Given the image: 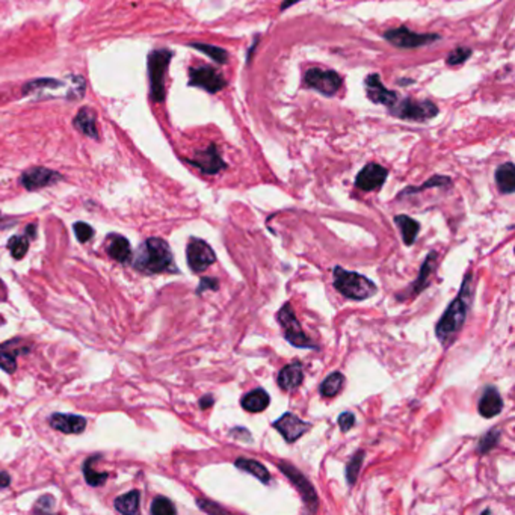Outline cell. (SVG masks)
<instances>
[{
  "label": "cell",
  "instance_id": "obj_1",
  "mask_svg": "<svg viewBox=\"0 0 515 515\" xmlns=\"http://www.w3.org/2000/svg\"><path fill=\"white\" fill-rule=\"evenodd\" d=\"M471 280H473V277L469 272V274L464 277V281H462V286H461L458 297L452 301L446 313L441 316V319L437 323L435 334L441 345L447 346L452 340H454L457 337V334L459 333V330L462 328V325H464V322H466L467 313L470 310L471 299H473Z\"/></svg>",
  "mask_w": 515,
  "mask_h": 515
},
{
  "label": "cell",
  "instance_id": "obj_2",
  "mask_svg": "<svg viewBox=\"0 0 515 515\" xmlns=\"http://www.w3.org/2000/svg\"><path fill=\"white\" fill-rule=\"evenodd\" d=\"M135 269L144 274H162V272H178L174 266V256L170 245L163 239L150 237L141 244L133 261Z\"/></svg>",
  "mask_w": 515,
  "mask_h": 515
},
{
  "label": "cell",
  "instance_id": "obj_3",
  "mask_svg": "<svg viewBox=\"0 0 515 515\" xmlns=\"http://www.w3.org/2000/svg\"><path fill=\"white\" fill-rule=\"evenodd\" d=\"M333 278H334V289L348 299L364 301L376 295L378 292L373 281L359 274V272L346 271L342 266L334 268Z\"/></svg>",
  "mask_w": 515,
  "mask_h": 515
},
{
  "label": "cell",
  "instance_id": "obj_4",
  "mask_svg": "<svg viewBox=\"0 0 515 515\" xmlns=\"http://www.w3.org/2000/svg\"><path fill=\"white\" fill-rule=\"evenodd\" d=\"M173 58V51L168 49H157L149 55V79H150V97L153 101L165 100V75L168 66Z\"/></svg>",
  "mask_w": 515,
  "mask_h": 515
},
{
  "label": "cell",
  "instance_id": "obj_5",
  "mask_svg": "<svg viewBox=\"0 0 515 515\" xmlns=\"http://www.w3.org/2000/svg\"><path fill=\"white\" fill-rule=\"evenodd\" d=\"M277 319L280 327L283 330V334H285V339L295 348H304V349H319L316 345H314L307 335L304 333L301 323L297 318L295 311H293L292 306L289 302H286L285 306L280 309V311L277 313Z\"/></svg>",
  "mask_w": 515,
  "mask_h": 515
},
{
  "label": "cell",
  "instance_id": "obj_6",
  "mask_svg": "<svg viewBox=\"0 0 515 515\" xmlns=\"http://www.w3.org/2000/svg\"><path fill=\"white\" fill-rule=\"evenodd\" d=\"M390 112L393 115H396L397 118H402V120L428 121L430 118L437 117L438 108L429 100L414 101L411 99H404V100L397 99L393 106L390 108Z\"/></svg>",
  "mask_w": 515,
  "mask_h": 515
},
{
  "label": "cell",
  "instance_id": "obj_7",
  "mask_svg": "<svg viewBox=\"0 0 515 515\" xmlns=\"http://www.w3.org/2000/svg\"><path fill=\"white\" fill-rule=\"evenodd\" d=\"M278 469H280V471L283 473V475H286L290 479V482L293 483V485L297 487L304 503H306L307 511L316 512L318 511V504H319V499H318L316 491H314V487L309 482V479L304 476L295 466L290 464V462H287V461H280L278 462Z\"/></svg>",
  "mask_w": 515,
  "mask_h": 515
},
{
  "label": "cell",
  "instance_id": "obj_8",
  "mask_svg": "<svg viewBox=\"0 0 515 515\" xmlns=\"http://www.w3.org/2000/svg\"><path fill=\"white\" fill-rule=\"evenodd\" d=\"M186 257H187V265L194 272H204L209 269L216 261V254L213 249L210 248L207 242L192 237L189 240L187 248H186Z\"/></svg>",
  "mask_w": 515,
  "mask_h": 515
},
{
  "label": "cell",
  "instance_id": "obj_9",
  "mask_svg": "<svg viewBox=\"0 0 515 515\" xmlns=\"http://www.w3.org/2000/svg\"><path fill=\"white\" fill-rule=\"evenodd\" d=\"M189 85L215 94L227 87V80L215 68L199 66L189 70Z\"/></svg>",
  "mask_w": 515,
  "mask_h": 515
},
{
  "label": "cell",
  "instance_id": "obj_10",
  "mask_svg": "<svg viewBox=\"0 0 515 515\" xmlns=\"http://www.w3.org/2000/svg\"><path fill=\"white\" fill-rule=\"evenodd\" d=\"M384 37L388 43H392L393 46L401 47V49L423 47L426 44H430V43H434V41L440 39V35L416 34V32H413V30H409L407 26L387 30Z\"/></svg>",
  "mask_w": 515,
  "mask_h": 515
},
{
  "label": "cell",
  "instance_id": "obj_11",
  "mask_svg": "<svg viewBox=\"0 0 515 515\" xmlns=\"http://www.w3.org/2000/svg\"><path fill=\"white\" fill-rule=\"evenodd\" d=\"M342 77L335 71L311 68L306 75V85L311 89H316L323 96H334L342 87Z\"/></svg>",
  "mask_w": 515,
  "mask_h": 515
},
{
  "label": "cell",
  "instance_id": "obj_12",
  "mask_svg": "<svg viewBox=\"0 0 515 515\" xmlns=\"http://www.w3.org/2000/svg\"><path fill=\"white\" fill-rule=\"evenodd\" d=\"M272 426L278 430L281 437L285 438L287 443H295L297 440H299L302 435H306L311 429V423L304 422V420H301L293 413L283 414L278 420L272 423Z\"/></svg>",
  "mask_w": 515,
  "mask_h": 515
},
{
  "label": "cell",
  "instance_id": "obj_13",
  "mask_svg": "<svg viewBox=\"0 0 515 515\" xmlns=\"http://www.w3.org/2000/svg\"><path fill=\"white\" fill-rule=\"evenodd\" d=\"M62 180V175L54 170H49V168L37 166L30 168V170L25 171L20 177V182L27 189V191H37V189H43L46 186H51Z\"/></svg>",
  "mask_w": 515,
  "mask_h": 515
},
{
  "label": "cell",
  "instance_id": "obj_14",
  "mask_svg": "<svg viewBox=\"0 0 515 515\" xmlns=\"http://www.w3.org/2000/svg\"><path fill=\"white\" fill-rule=\"evenodd\" d=\"M388 171L384 166L378 163H369L363 168L359 175H356L355 186L366 192L376 191V189H380L385 183Z\"/></svg>",
  "mask_w": 515,
  "mask_h": 515
},
{
  "label": "cell",
  "instance_id": "obj_15",
  "mask_svg": "<svg viewBox=\"0 0 515 515\" xmlns=\"http://www.w3.org/2000/svg\"><path fill=\"white\" fill-rule=\"evenodd\" d=\"M192 166L201 170L204 174H218L221 170L227 168V163L221 159L216 145H209L206 150L197 151L194 159H187Z\"/></svg>",
  "mask_w": 515,
  "mask_h": 515
},
{
  "label": "cell",
  "instance_id": "obj_16",
  "mask_svg": "<svg viewBox=\"0 0 515 515\" xmlns=\"http://www.w3.org/2000/svg\"><path fill=\"white\" fill-rule=\"evenodd\" d=\"M364 85H366V94H367V97H369V100L373 103L384 104V106H387L388 109H390L395 104V101L399 99L396 92L388 91L383 85V82L378 75H371L366 79Z\"/></svg>",
  "mask_w": 515,
  "mask_h": 515
},
{
  "label": "cell",
  "instance_id": "obj_17",
  "mask_svg": "<svg viewBox=\"0 0 515 515\" xmlns=\"http://www.w3.org/2000/svg\"><path fill=\"white\" fill-rule=\"evenodd\" d=\"M30 348L20 340L14 339L0 345V367L8 373H14L17 369V356L27 354Z\"/></svg>",
  "mask_w": 515,
  "mask_h": 515
},
{
  "label": "cell",
  "instance_id": "obj_18",
  "mask_svg": "<svg viewBox=\"0 0 515 515\" xmlns=\"http://www.w3.org/2000/svg\"><path fill=\"white\" fill-rule=\"evenodd\" d=\"M51 428L61 430L64 434H80L87 428V418L76 414H61L55 413L49 418Z\"/></svg>",
  "mask_w": 515,
  "mask_h": 515
},
{
  "label": "cell",
  "instance_id": "obj_19",
  "mask_svg": "<svg viewBox=\"0 0 515 515\" xmlns=\"http://www.w3.org/2000/svg\"><path fill=\"white\" fill-rule=\"evenodd\" d=\"M503 409V399L499 393L496 387L488 385L485 390H483L479 404H478V411L482 417H494L502 413Z\"/></svg>",
  "mask_w": 515,
  "mask_h": 515
},
{
  "label": "cell",
  "instance_id": "obj_20",
  "mask_svg": "<svg viewBox=\"0 0 515 515\" xmlns=\"http://www.w3.org/2000/svg\"><path fill=\"white\" fill-rule=\"evenodd\" d=\"M304 381V366L299 361L283 367L278 373V387L285 392H293Z\"/></svg>",
  "mask_w": 515,
  "mask_h": 515
},
{
  "label": "cell",
  "instance_id": "obj_21",
  "mask_svg": "<svg viewBox=\"0 0 515 515\" xmlns=\"http://www.w3.org/2000/svg\"><path fill=\"white\" fill-rule=\"evenodd\" d=\"M437 257H438V254L435 251H430L428 254L422 268H420V274H418L417 280L413 283L411 287H409V293H411L413 297L418 295V293H422L429 286V278L434 274L435 266H437Z\"/></svg>",
  "mask_w": 515,
  "mask_h": 515
},
{
  "label": "cell",
  "instance_id": "obj_22",
  "mask_svg": "<svg viewBox=\"0 0 515 515\" xmlns=\"http://www.w3.org/2000/svg\"><path fill=\"white\" fill-rule=\"evenodd\" d=\"M108 254L113 259L120 261V263H128L132 257V248L130 242L121 235H109L108 236V245H106Z\"/></svg>",
  "mask_w": 515,
  "mask_h": 515
},
{
  "label": "cell",
  "instance_id": "obj_23",
  "mask_svg": "<svg viewBox=\"0 0 515 515\" xmlns=\"http://www.w3.org/2000/svg\"><path fill=\"white\" fill-rule=\"evenodd\" d=\"M240 404H242V408H244L248 413H261L269 407L271 397L265 388H254V390H251L249 393H247L244 397H242Z\"/></svg>",
  "mask_w": 515,
  "mask_h": 515
},
{
  "label": "cell",
  "instance_id": "obj_24",
  "mask_svg": "<svg viewBox=\"0 0 515 515\" xmlns=\"http://www.w3.org/2000/svg\"><path fill=\"white\" fill-rule=\"evenodd\" d=\"M73 123H75V128L85 136H89V138H94V139L99 138L97 128H96V115H94L92 109L82 108L77 112L76 118Z\"/></svg>",
  "mask_w": 515,
  "mask_h": 515
},
{
  "label": "cell",
  "instance_id": "obj_25",
  "mask_svg": "<svg viewBox=\"0 0 515 515\" xmlns=\"http://www.w3.org/2000/svg\"><path fill=\"white\" fill-rule=\"evenodd\" d=\"M235 466L239 470L245 471V473H249V475H252V476H256L260 482H263V483H269L271 482V473H269V470L263 464H261V462H259L256 459L237 458L235 461Z\"/></svg>",
  "mask_w": 515,
  "mask_h": 515
},
{
  "label": "cell",
  "instance_id": "obj_26",
  "mask_svg": "<svg viewBox=\"0 0 515 515\" xmlns=\"http://www.w3.org/2000/svg\"><path fill=\"white\" fill-rule=\"evenodd\" d=\"M395 223L399 227V230H401L404 244L408 245V247H411L416 242V239H417V235L420 231V224L417 223V221H414L413 218H409L407 215L395 216Z\"/></svg>",
  "mask_w": 515,
  "mask_h": 515
},
{
  "label": "cell",
  "instance_id": "obj_27",
  "mask_svg": "<svg viewBox=\"0 0 515 515\" xmlns=\"http://www.w3.org/2000/svg\"><path fill=\"white\" fill-rule=\"evenodd\" d=\"M496 183L502 194H512L515 191V168L514 163L508 162L497 168Z\"/></svg>",
  "mask_w": 515,
  "mask_h": 515
},
{
  "label": "cell",
  "instance_id": "obj_28",
  "mask_svg": "<svg viewBox=\"0 0 515 515\" xmlns=\"http://www.w3.org/2000/svg\"><path fill=\"white\" fill-rule=\"evenodd\" d=\"M139 500H141L139 491L133 490L128 494H124V496L115 499V509H117L120 514L135 515L139 511Z\"/></svg>",
  "mask_w": 515,
  "mask_h": 515
},
{
  "label": "cell",
  "instance_id": "obj_29",
  "mask_svg": "<svg viewBox=\"0 0 515 515\" xmlns=\"http://www.w3.org/2000/svg\"><path fill=\"white\" fill-rule=\"evenodd\" d=\"M345 385V376L340 372H334L325 378L322 385H321V395L325 397H334L339 395Z\"/></svg>",
  "mask_w": 515,
  "mask_h": 515
},
{
  "label": "cell",
  "instance_id": "obj_30",
  "mask_svg": "<svg viewBox=\"0 0 515 515\" xmlns=\"http://www.w3.org/2000/svg\"><path fill=\"white\" fill-rule=\"evenodd\" d=\"M191 47L201 51V54L207 55L210 59H213L218 64H225L228 61V51L225 49H221L212 44H203V43H192Z\"/></svg>",
  "mask_w": 515,
  "mask_h": 515
},
{
  "label": "cell",
  "instance_id": "obj_31",
  "mask_svg": "<svg viewBox=\"0 0 515 515\" xmlns=\"http://www.w3.org/2000/svg\"><path fill=\"white\" fill-rule=\"evenodd\" d=\"M364 457H366V452L364 450L355 452V454L352 455V458L349 459L348 466H346V479H348L349 485H354V483L356 482V479H359V475H360V470H361V466H363Z\"/></svg>",
  "mask_w": 515,
  "mask_h": 515
},
{
  "label": "cell",
  "instance_id": "obj_32",
  "mask_svg": "<svg viewBox=\"0 0 515 515\" xmlns=\"http://www.w3.org/2000/svg\"><path fill=\"white\" fill-rule=\"evenodd\" d=\"M91 459L92 458H88L85 461V464H83V476H85V480L87 483H89L91 487H100L103 485L104 482H106V479L109 478V473H100V471H96L92 467H91Z\"/></svg>",
  "mask_w": 515,
  "mask_h": 515
},
{
  "label": "cell",
  "instance_id": "obj_33",
  "mask_svg": "<svg viewBox=\"0 0 515 515\" xmlns=\"http://www.w3.org/2000/svg\"><path fill=\"white\" fill-rule=\"evenodd\" d=\"M500 437H502V433H500L499 428H494V429L488 430V433L479 440V446H478L479 454L480 455L488 454L491 449H494L499 445Z\"/></svg>",
  "mask_w": 515,
  "mask_h": 515
},
{
  "label": "cell",
  "instance_id": "obj_34",
  "mask_svg": "<svg viewBox=\"0 0 515 515\" xmlns=\"http://www.w3.org/2000/svg\"><path fill=\"white\" fill-rule=\"evenodd\" d=\"M29 248V240L25 236H14L8 240V249L15 260H22Z\"/></svg>",
  "mask_w": 515,
  "mask_h": 515
},
{
  "label": "cell",
  "instance_id": "obj_35",
  "mask_svg": "<svg viewBox=\"0 0 515 515\" xmlns=\"http://www.w3.org/2000/svg\"><path fill=\"white\" fill-rule=\"evenodd\" d=\"M177 512L173 502L166 497H156L151 503V514L153 515H174Z\"/></svg>",
  "mask_w": 515,
  "mask_h": 515
},
{
  "label": "cell",
  "instance_id": "obj_36",
  "mask_svg": "<svg viewBox=\"0 0 515 515\" xmlns=\"http://www.w3.org/2000/svg\"><path fill=\"white\" fill-rule=\"evenodd\" d=\"M470 56H471V50L470 49L459 47V49L452 51V54L447 56V64L449 66H459V64H462V62H466Z\"/></svg>",
  "mask_w": 515,
  "mask_h": 515
},
{
  "label": "cell",
  "instance_id": "obj_37",
  "mask_svg": "<svg viewBox=\"0 0 515 515\" xmlns=\"http://www.w3.org/2000/svg\"><path fill=\"white\" fill-rule=\"evenodd\" d=\"M450 183V178L447 177H441V175H435L430 178V180H428L423 186L420 187H409L408 191H404L402 194H411V192H418V191H425L426 187H434V186H443V185H449Z\"/></svg>",
  "mask_w": 515,
  "mask_h": 515
},
{
  "label": "cell",
  "instance_id": "obj_38",
  "mask_svg": "<svg viewBox=\"0 0 515 515\" xmlns=\"http://www.w3.org/2000/svg\"><path fill=\"white\" fill-rule=\"evenodd\" d=\"M73 228H75V233L79 242H88L94 236V228L87 223H80L79 221Z\"/></svg>",
  "mask_w": 515,
  "mask_h": 515
},
{
  "label": "cell",
  "instance_id": "obj_39",
  "mask_svg": "<svg viewBox=\"0 0 515 515\" xmlns=\"http://www.w3.org/2000/svg\"><path fill=\"white\" fill-rule=\"evenodd\" d=\"M199 509H203L207 514H227V509H224L223 507H219L218 503L215 502H209L204 499H198L197 500Z\"/></svg>",
  "mask_w": 515,
  "mask_h": 515
},
{
  "label": "cell",
  "instance_id": "obj_40",
  "mask_svg": "<svg viewBox=\"0 0 515 515\" xmlns=\"http://www.w3.org/2000/svg\"><path fill=\"white\" fill-rule=\"evenodd\" d=\"M339 426L343 433H348L349 429L355 426V414L351 411H345L339 416Z\"/></svg>",
  "mask_w": 515,
  "mask_h": 515
},
{
  "label": "cell",
  "instance_id": "obj_41",
  "mask_svg": "<svg viewBox=\"0 0 515 515\" xmlns=\"http://www.w3.org/2000/svg\"><path fill=\"white\" fill-rule=\"evenodd\" d=\"M54 508H55V499L47 494V496H43L38 500L35 511H38V512H50V511H54Z\"/></svg>",
  "mask_w": 515,
  "mask_h": 515
},
{
  "label": "cell",
  "instance_id": "obj_42",
  "mask_svg": "<svg viewBox=\"0 0 515 515\" xmlns=\"http://www.w3.org/2000/svg\"><path fill=\"white\" fill-rule=\"evenodd\" d=\"M218 280L216 278H203L201 281H199V287L197 290V293H203L206 289H210V290H218Z\"/></svg>",
  "mask_w": 515,
  "mask_h": 515
},
{
  "label": "cell",
  "instance_id": "obj_43",
  "mask_svg": "<svg viewBox=\"0 0 515 515\" xmlns=\"http://www.w3.org/2000/svg\"><path fill=\"white\" fill-rule=\"evenodd\" d=\"M231 437H235V438L242 440V441H251L252 440L251 434L248 433V430L245 428H235V429H231Z\"/></svg>",
  "mask_w": 515,
  "mask_h": 515
},
{
  "label": "cell",
  "instance_id": "obj_44",
  "mask_svg": "<svg viewBox=\"0 0 515 515\" xmlns=\"http://www.w3.org/2000/svg\"><path fill=\"white\" fill-rule=\"evenodd\" d=\"M215 404V397L212 395H206L204 397L199 399V408L201 409H207Z\"/></svg>",
  "mask_w": 515,
  "mask_h": 515
},
{
  "label": "cell",
  "instance_id": "obj_45",
  "mask_svg": "<svg viewBox=\"0 0 515 515\" xmlns=\"http://www.w3.org/2000/svg\"><path fill=\"white\" fill-rule=\"evenodd\" d=\"M9 483H11V476L6 471H0V490L9 487Z\"/></svg>",
  "mask_w": 515,
  "mask_h": 515
},
{
  "label": "cell",
  "instance_id": "obj_46",
  "mask_svg": "<svg viewBox=\"0 0 515 515\" xmlns=\"http://www.w3.org/2000/svg\"><path fill=\"white\" fill-rule=\"evenodd\" d=\"M14 223H15L14 219H11V218H6V216H4L2 213H0V230H5V228L13 227V224H14Z\"/></svg>",
  "mask_w": 515,
  "mask_h": 515
},
{
  "label": "cell",
  "instance_id": "obj_47",
  "mask_svg": "<svg viewBox=\"0 0 515 515\" xmlns=\"http://www.w3.org/2000/svg\"><path fill=\"white\" fill-rule=\"evenodd\" d=\"M298 2H301V0H283V4H281V11H285V9L290 8L292 5H295V4H298Z\"/></svg>",
  "mask_w": 515,
  "mask_h": 515
},
{
  "label": "cell",
  "instance_id": "obj_48",
  "mask_svg": "<svg viewBox=\"0 0 515 515\" xmlns=\"http://www.w3.org/2000/svg\"><path fill=\"white\" fill-rule=\"evenodd\" d=\"M26 233L29 235V237H30V239H35V236H37V228H35V225H34V224H30V225L26 228Z\"/></svg>",
  "mask_w": 515,
  "mask_h": 515
}]
</instances>
